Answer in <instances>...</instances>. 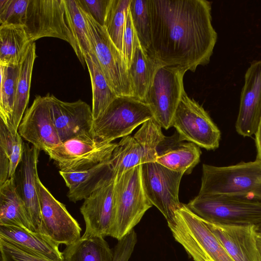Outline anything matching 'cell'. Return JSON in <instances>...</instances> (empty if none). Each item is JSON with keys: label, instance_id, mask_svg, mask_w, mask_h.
Wrapping results in <instances>:
<instances>
[{"label": "cell", "instance_id": "obj_1", "mask_svg": "<svg viewBox=\"0 0 261 261\" xmlns=\"http://www.w3.org/2000/svg\"><path fill=\"white\" fill-rule=\"evenodd\" d=\"M151 54L161 65L195 72L209 63L217 40L212 2L206 0H148Z\"/></svg>", "mask_w": 261, "mask_h": 261}, {"label": "cell", "instance_id": "obj_2", "mask_svg": "<svg viewBox=\"0 0 261 261\" xmlns=\"http://www.w3.org/2000/svg\"><path fill=\"white\" fill-rule=\"evenodd\" d=\"M152 206L143 187L141 165L116 175L114 217L109 236L118 241L124 238Z\"/></svg>", "mask_w": 261, "mask_h": 261}, {"label": "cell", "instance_id": "obj_3", "mask_svg": "<svg viewBox=\"0 0 261 261\" xmlns=\"http://www.w3.org/2000/svg\"><path fill=\"white\" fill-rule=\"evenodd\" d=\"M175 240L194 261H234L204 220L181 203L167 223Z\"/></svg>", "mask_w": 261, "mask_h": 261}, {"label": "cell", "instance_id": "obj_4", "mask_svg": "<svg viewBox=\"0 0 261 261\" xmlns=\"http://www.w3.org/2000/svg\"><path fill=\"white\" fill-rule=\"evenodd\" d=\"M198 194L227 195L261 200V162L217 167L203 164Z\"/></svg>", "mask_w": 261, "mask_h": 261}, {"label": "cell", "instance_id": "obj_5", "mask_svg": "<svg viewBox=\"0 0 261 261\" xmlns=\"http://www.w3.org/2000/svg\"><path fill=\"white\" fill-rule=\"evenodd\" d=\"M202 219L225 226H256L261 222V200L227 195L198 194L187 204Z\"/></svg>", "mask_w": 261, "mask_h": 261}, {"label": "cell", "instance_id": "obj_6", "mask_svg": "<svg viewBox=\"0 0 261 261\" xmlns=\"http://www.w3.org/2000/svg\"><path fill=\"white\" fill-rule=\"evenodd\" d=\"M32 42L45 37L67 42L84 67L86 63L70 28L64 0H29L20 20Z\"/></svg>", "mask_w": 261, "mask_h": 261}, {"label": "cell", "instance_id": "obj_7", "mask_svg": "<svg viewBox=\"0 0 261 261\" xmlns=\"http://www.w3.org/2000/svg\"><path fill=\"white\" fill-rule=\"evenodd\" d=\"M153 119L150 107L134 97L116 96L104 113L94 120L91 133L108 142L128 136L139 125Z\"/></svg>", "mask_w": 261, "mask_h": 261}, {"label": "cell", "instance_id": "obj_8", "mask_svg": "<svg viewBox=\"0 0 261 261\" xmlns=\"http://www.w3.org/2000/svg\"><path fill=\"white\" fill-rule=\"evenodd\" d=\"M80 8L87 22L93 50L109 86L117 96L134 97L128 69L122 54L105 28Z\"/></svg>", "mask_w": 261, "mask_h": 261}, {"label": "cell", "instance_id": "obj_9", "mask_svg": "<svg viewBox=\"0 0 261 261\" xmlns=\"http://www.w3.org/2000/svg\"><path fill=\"white\" fill-rule=\"evenodd\" d=\"M116 145V143L101 141L89 133L62 142L45 153L59 171L72 172L88 169L109 161Z\"/></svg>", "mask_w": 261, "mask_h": 261}, {"label": "cell", "instance_id": "obj_10", "mask_svg": "<svg viewBox=\"0 0 261 261\" xmlns=\"http://www.w3.org/2000/svg\"><path fill=\"white\" fill-rule=\"evenodd\" d=\"M186 71L178 66L161 65L155 73L144 102L161 128L168 129L171 127L176 110L186 92L183 79Z\"/></svg>", "mask_w": 261, "mask_h": 261}, {"label": "cell", "instance_id": "obj_11", "mask_svg": "<svg viewBox=\"0 0 261 261\" xmlns=\"http://www.w3.org/2000/svg\"><path fill=\"white\" fill-rule=\"evenodd\" d=\"M165 138L162 128L153 119L143 123L133 136L122 138L109 160L114 174H120L137 166L155 162L158 148Z\"/></svg>", "mask_w": 261, "mask_h": 261}, {"label": "cell", "instance_id": "obj_12", "mask_svg": "<svg viewBox=\"0 0 261 261\" xmlns=\"http://www.w3.org/2000/svg\"><path fill=\"white\" fill-rule=\"evenodd\" d=\"M171 127L180 141H187L207 150L218 148L221 132L208 114L194 99L182 94L174 114Z\"/></svg>", "mask_w": 261, "mask_h": 261}, {"label": "cell", "instance_id": "obj_13", "mask_svg": "<svg viewBox=\"0 0 261 261\" xmlns=\"http://www.w3.org/2000/svg\"><path fill=\"white\" fill-rule=\"evenodd\" d=\"M183 175L156 162L141 165V179L145 193L152 205L163 215L167 223L173 221L175 212L181 204L178 193Z\"/></svg>", "mask_w": 261, "mask_h": 261}, {"label": "cell", "instance_id": "obj_14", "mask_svg": "<svg viewBox=\"0 0 261 261\" xmlns=\"http://www.w3.org/2000/svg\"><path fill=\"white\" fill-rule=\"evenodd\" d=\"M43 233L58 244L70 245L81 237L82 229L65 205L37 180Z\"/></svg>", "mask_w": 261, "mask_h": 261}, {"label": "cell", "instance_id": "obj_15", "mask_svg": "<svg viewBox=\"0 0 261 261\" xmlns=\"http://www.w3.org/2000/svg\"><path fill=\"white\" fill-rule=\"evenodd\" d=\"M18 132L25 140L45 152L62 143L51 116L47 95L36 96L25 112Z\"/></svg>", "mask_w": 261, "mask_h": 261}, {"label": "cell", "instance_id": "obj_16", "mask_svg": "<svg viewBox=\"0 0 261 261\" xmlns=\"http://www.w3.org/2000/svg\"><path fill=\"white\" fill-rule=\"evenodd\" d=\"M116 175L84 199L80 208L85 230L82 238L109 236L114 217V188Z\"/></svg>", "mask_w": 261, "mask_h": 261}, {"label": "cell", "instance_id": "obj_17", "mask_svg": "<svg viewBox=\"0 0 261 261\" xmlns=\"http://www.w3.org/2000/svg\"><path fill=\"white\" fill-rule=\"evenodd\" d=\"M40 151L33 145L23 142L22 159L16 169L14 178L17 191L36 232L44 234L37 187V163Z\"/></svg>", "mask_w": 261, "mask_h": 261}, {"label": "cell", "instance_id": "obj_18", "mask_svg": "<svg viewBox=\"0 0 261 261\" xmlns=\"http://www.w3.org/2000/svg\"><path fill=\"white\" fill-rule=\"evenodd\" d=\"M46 95L51 116L62 142L91 133L94 119L88 104L81 99L65 102L53 95Z\"/></svg>", "mask_w": 261, "mask_h": 261}, {"label": "cell", "instance_id": "obj_19", "mask_svg": "<svg viewBox=\"0 0 261 261\" xmlns=\"http://www.w3.org/2000/svg\"><path fill=\"white\" fill-rule=\"evenodd\" d=\"M244 77L236 129L245 137L255 135L261 118V60L250 63Z\"/></svg>", "mask_w": 261, "mask_h": 261}, {"label": "cell", "instance_id": "obj_20", "mask_svg": "<svg viewBox=\"0 0 261 261\" xmlns=\"http://www.w3.org/2000/svg\"><path fill=\"white\" fill-rule=\"evenodd\" d=\"M203 220L234 261H261L255 226H225Z\"/></svg>", "mask_w": 261, "mask_h": 261}, {"label": "cell", "instance_id": "obj_21", "mask_svg": "<svg viewBox=\"0 0 261 261\" xmlns=\"http://www.w3.org/2000/svg\"><path fill=\"white\" fill-rule=\"evenodd\" d=\"M109 160L86 170L72 172L59 171L69 189L67 195L71 201L75 202L84 200L106 181L115 175Z\"/></svg>", "mask_w": 261, "mask_h": 261}, {"label": "cell", "instance_id": "obj_22", "mask_svg": "<svg viewBox=\"0 0 261 261\" xmlns=\"http://www.w3.org/2000/svg\"><path fill=\"white\" fill-rule=\"evenodd\" d=\"M0 225L36 232L16 186L14 176L0 185Z\"/></svg>", "mask_w": 261, "mask_h": 261}, {"label": "cell", "instance_id": "obj_23", "mask_svg": "<svg viewBox=\"0 0 261 261\" xmlns=\"http://www.w3.org/2000/svg\"><path fill=\"white\" fill-rule=\"evenodd\" d=\"M161 65L141 46L135 33L133 56L128 68L134 97L144 102L155 73Z\"/></svg>", "mask_w": 261, "mask_h": 261}, {"label": "cell", "instance_id": "obj_24", "mask_svg": "<svg viewBox=\"0 0 261 261\" xmlns=\"http://www.w3.org/2000/svg\"><path fill=\"white\" fill-rule=\"evenodd\" d=\"M0 237L13 241L47 258L64 260L59 245L42 233L11 225H0Z\"/></svg>", "mask_w": 261, "mask_h": 261}, {"label": "cell", "instance_id": "obj_25", "mask_svg": "<svg viewBox=\"0 0 261 261\" xmlns=\"http://www.w3.org/2000/svg\"><path fill=\"white\" fill-rule=\"evenodd\" d=\"M0 65L19 66L32 43L21 25H0Z\"/></svg>", "mask_w": 261, "mask_h": 261}, {"label": "cell", "instance_id": "obj_26", "mask_svg": "<svg viewBox=\"0 0 261 261\" xmlns=\"http://www.w3.org/2000/svg\"><path fill=\"white\" fill-rule=\"evenodd\" d=\"M199 147L179 139L177 143L162 150H158L155 162L171 170L190 174L200 161L201 151Z\"/></svg>", "mask_w": 261, "mask_h": 261}, {"label": "cell", "instance_id": "obj_27", "mask_svg": "<svg viewBox=\"0 0 261 261\" xmlns=\"http://www.w3.org/2000/svg\"><path fill=\"white\" fill-rule=\"evenodd\" d=\"M36 49L35 42H32L20 64L14 107L9 128L14 134L18 133L29 102L33 69L37 58Z\"/></svg>", "mask_w": 261, "mask_h": 261}, {"label": "cell", "instance_id": "obj_28", "mask_svg": "<svg viewBox=\"0 0 261 261\" xmlns=\"http://www.w3.org/2000/svg\"><path fill=\"white\" fill-rule=\"evenodd\" d=\"M23 142L0 121V185L13 177L22 156Z\"/></svg>", "mask_w": 261, "mask_h": 261}, {"label": "cell", "instance_id": "obj_29", "mask_svg": "<svg viewBox=\"0 0 261 261\" xmlns=\"http://www.w3.org/2000/svg\"><path fill=\"white\" fill-rule=\"evenodd\" d=\"M65 261H113L114 253L104 238L81 237L62 251Z\"/></svg>", "mask_w": 261, "mask_h": 261}, {"label": "cell", "instance_id": "obj_30", "mask_svg": "<svg viewBox=\"0 0 261 261\" xmlns=\"http://www.w3.org/2000/svg\"><path fill=\"white\" fill-rule=\"evenodd\" d=\"M91 83L94 120L100 116L117 96L109 86L94 54L84 56Z\"/></svg>", "mask_w": 261, "mask_h": 261}, {"label": "cell", "instance_id": "obj_31", "mask_svg": "<svg viewBox=\"0 0 261 261\" xmlns=\"http://www.w3.org/2000/svg\"><path fill=\"white\" fill-rule=\"evenodd\" d=\"M19 66L0 65V117L8 128L14 107Z\"/></svg>", "mask_w": 261, "mask_h": 261}, {"label": "cell", "instance_id": "obj_32", "mask_svg": "<svg viewBox=\"0 0 261 261\" xmlns=\"http://www.w3.org/2000/svg\"><path fill=\"white\" fill-rule=\"evenodd\" d=\"M64 2L68 21L81 54L84 57L85 55L94 54L87 22L77 0H64Z\"/></svg>", "mask_w": 261, "mask_h": 261}, {"label": "cell", "instance_id": "obj_33", "mask_svg": "<svg viewBox=\"0 0 261 261\" xmlns=\"http://www.w3.org/2000/svg\"><path fill=\"white\" fill-rule=\"evenodd\" d=\"M130 2L131 0H111L103 26L110 39L122 54L126 15Z\"/></svg>", "mask_w": 261, "mask_h": 261}, {"label": "cell", "instance_id": "obj_34", "mask_svg": "<svg viewBox=\"0 0 261 261\" xmlns=\"http://www.w3.org/2000/svg\"><path fill=\"white\" fill-rule=\"evenodd\" d=\"M129 10L139 42L150 54L151 34L148 0H131Z\"/></svg>", "mask_w": 261, "mask_h": 261}, {"label": "cell", "instance_id": "obj_35", "mask_svg": "<svg viewBox=\"0 0 261 261\" xmlns=\"http://www.w3.org/2000/svg\"><path fill=\"white\" fill-rule=\"evenodd\" d=\"M0 252L1 261H57L2 237H0Z\"/></svg>", "mask_w": 261, "mask_h": 261}, {"label": "cell", "instance_id": "obj_36", "mask_svg": "<svg viewBox=\"0 0 261 261\" xmlns=\"http://www.w3.org/2000/svg\"><path fill=\"white\" fill-rule=\"evenodd\" d=\"M81 7L103 27L111 0H77Z\"/></svg>", "mask_w": 261, "mask_h": 261}, {"label": "cell", "instance_id": "obj_37", "mask_svg": "<svg viewBox=\"0 0 261 261\" xmlns=\"http://www.w3.org/2000/svg\"><path fill=\"white\" fill-rule=\"evenodd\" d=\"M137 242L134 229L118 241L113 251V261H128Z\"/></svg>", "mask_w": 261, "mask_h": 261}, {"label": "cell", "instance_id": "obj_38", "mask_svg": "<svg viewBox=\"0 0 261 261\" xmlns=\"http://www.w3.org/2000/svg\"><path fill=\"white\" fill-rule=\"evenodd\" d=\"M135 34V29L128 8L126 13L123 35L122 52V55L128 69L130 67L133 56Z\"/></svg>", "mask_w": 261, "mask_h": 261}, {"label": "cell", "instance_id": "obj_39", "mask_svg": "<svg viewBox=\"0 0 261 261\" xmlns=\"http://www.w3.org/2000/svg\"><path fill=\"white\" fill-rule=\"evenodd\" d=\"M255 143L257 151V160L261 162V118L255 134Z\"/></svg>", "mask_w": 261, "mask_h": 261}, {"label": "cell", "instance_id": "obj_40", "mask_svg": "<svg viewBox=\"0 0 261 261\" xmlns=\"http://www.w3.org/2000/svg\"><path fill=\"white\" fill-rule=\"evenodd\" d=\"M255 239L257 249L261 258V232L255 231Z\"/></svg>", "mask_w": 261, "mask_h": 261}, {"label": "cell", "instance_id": "obj_41", "mask_svg": "<svg viewBox=\"0 0 261 261\" xmlns=\"http://www.w3.org/2000/svg\"><path fill=\"white\" fill-rule=\"evenodd\" d=\"M255 229L256 232H261V222L255 226Z\"/></svg>", "mask_w": 261, "mask_h": 261}]
</instances>
